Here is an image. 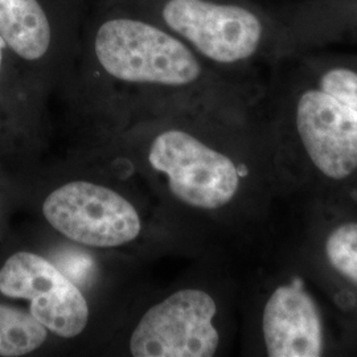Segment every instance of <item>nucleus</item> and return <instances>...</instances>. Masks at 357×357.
<instances>
[{
    "label": "nucleus",
    "instance_id": "1",
    "mask_svg": "<svg viewBox=\"0 0 357 357\" xmlns=\"http://www.w3.org/2000/svg\"><path fill=\"white\" fill-rule=\"evenodd\" d=\"M126 112L144 116L147 160L192 213L230 222L262 218L281 195L261 112L203 103Z\"/></svg>",
    "mask_w": 357,
    "mask_h": 357
},
{
    "label": "nucleus",
    "instance_id": "2",
    "mask_svg": "<svg viewBox=\"0 0 357 357\" xmlns=\"http://www.w3.org/2000/svg\"><path fill=\"white\" fill-rule=\"evenodd\" d=\"M110 112L203 103L258 112L265 88L221 75L180 38L141 13L90 1L73 66Z\"/></svg>",
    "mask_w": 357,
    "mask_h": 357
},
{
    "label": "nucleus",
    "instance_id": "3",
    "mask_svg": "<svg viewBox=\"0 0 357 357\" xmlns=\"http://www.w3.org/2000/svg\"><path fill=\"white\" fill-rule=\"evenodd\" d=\"M261 116L281 196L357 215V112L286 59L271 68Z\"/></svg>",
    "mask_w": 357,
    "mask_h": 357
},
{
    "label": "nucleus",
    "instance_id": "4",
    "mask_svg": "<svg viewBox=\"0 0 357 357\" xmlns=\"http://www.w3.org/2000/svg\"><path fill=\"white\" fill-rule=\"evenodd\" d=\"M141 13L183 40L206 64L231 79L265 88L262 66L282 61L274 8L255 0H100Z\"/></svg>",
    "mask_w": 357,
    "mask_h": 357
},
{
    "label": "nucleus",
    "instance_id": "5",
    "mask_svg": "<svg viewBox=\"0 0 357 357\" xmlns=\"http://www.w3.org/2000/svg\"><path fill=\"white\" fill-rule=\"evenodd\" d=\"M255 319V344L262 356H330L352 347L331 305L296 258L265 283Z\"/></svg>",
    "mask_w": 357,
    "mask_h": 357
},
{
    "label": "nucleus",
    "instance_id": "6",
    "mask_svg": "<svg viewBox=\"0 0 357 357\" xmlns=\"http://www.w3.org/2000/svg\"><path fill=\"white\" fill-rule=\"evenodd\" d=\"M91 0H0V36L45 78L69 75Z\"/></svg>",
    "mask_w": 357,
    "mask_h": 357
},
{
    "label": "nucleus",
    "instance_id": "7",
    "mask_svg": "<svg viewBox=\"0 0 357 357\" xmlns=\"http://www.w3.org/2000/svg\"><path fill=\"white\" fill-rule=\"evenodd\" d=\"M306 206L296 261L331 305L352 347L357 345V215Z\"/></svg>",
    "mask_w": 357,
    "mask_h": 357
},
{
    "label": "nucleus",
    "instance_id": "8",
    "mask_svg": "<svg viewBox=\"0 0 357 357\" xmlns=\"http://www.w3.org/2000/svg\"><path fill=\"white\" fill-rule=\"evenodd\" d=\"M221 303L206 287H184L144 312L130 337L135 357H212L222 345Z\"/></svg>",
    "mask_w": 357,
    "mask_h": 357
},
{
    "label": "nucleus",
    "instance_id": "9",
    "mask_svg": "<svg viewBox=\"0 0 357 357\" xmlns=\"http://www.w3.org/2000/svg\"><path fill=\"white\" fill-rule=\"evenodd\" d=\"M43 215L53 229L73 243L109 249L135 241L142 218L123 195L86 180L65 183L52 191Z\"/></svg>",
    "mask_w": 357,
    "mask_h": 357
},
{
    "label": "nucleus",
    "instance_id": "10",
    "mask_svg": "<svg viewBox=\"0 0 357 357\" xmlns=\"http://www.w3.org/2000/svg\"><path fill=\"white\" fill-rule=\"evenodd\" d=\"M0 293L28 301L29 314L63 339L76 337L89 323V305L82 291L41 255H11L0 268Z\"/></svg>",
    "mask_w": 357,
    "mask_h": 357
},
{
    "label": "nucleus",
    "instance_id": "11",
    "mask_svg": "<svg viewBox=\"0 0 357 357\" xmlns=\"http://www.w3.org/2000/svg\"><path fill=\"white\" fill-rule=\"evenodd\" d=\"M282 60L336 44H357V0H302L274 8Z\"/></svg>",
    "mask_w": 357,
    "mask_h": 357
},
{
    "label": "nucleus",
    "instance_id": "12",
    "mask_svg": "<svg viewBox=\"0 0 357 357\" xmlns=\"http://www.w3.org/2000/svg\"><path fill=\"white\" fill-rule=\"evenodd\" d=\"M291 59L311 82L357 112V52H307Z\"/></svg>",
    "mask_w": 357,
    "mask_h": 357
},
{
    "label": "nucleus",
    "instance_id": "13",
    "mask_svg": "<svg viewBox=\"0 0 357 357\" xmlns=\"http://www.w3.org/2000/svg\"><path fill=\"white\" fill-rule=\"evenodd\" d=\"M48 330L29 311L0 305V356H24L45 343Z\"/></svg>",
    "mask_w": 357,
    "mask_h": 357
},
{
    "label": "nucleus",
    "instance_id": "14",
    "mask_svg": "<svg viewBox=\"0 0 357 357\" xmlns=\"http://www.w3.org/2000/svg\"><path fill=\"white\" fill-rule=\"evenodd\" d=\"M10 57H13V56H11V53L8 51V48H7L6 43L3 41V38L0 36V78H1L3 72H4L6 63H7V60H8Z\"/></svg>",
    "mask_w": 357,
    "mask_h": 357
}]
</instances>
